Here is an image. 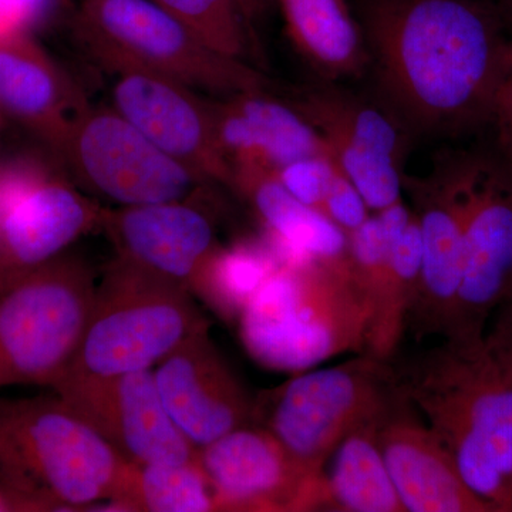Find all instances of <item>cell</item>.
Listing matches in <instances>:
<instances>
[{
  "instance_id": "cell-1",
  "label": "cell",
  "mask_w": 512,
  "mask_h": 512,
  "mask_svg": "<svg viewBox=\"0 0 512 512\" xmlns=\"http://www.w3.org/2000/svg\"><path fill=\"white\" fill-rule=\"evenodd\" d=\"M377 104L416 138L487 124L503 57V25L473 0H360Z\"/></svg>"
},
{
  "instance_id": "cell-2",
  "label": "cell",
  "mask_w": 512,
  "mask_h": 512,
  "mask_svg": "<svg viewBox=\"0 0 512 512\" xmlns=\"http://www.w3.org/2000/svg\"><path fill=\"white\" fill-rule=\"evenodd\" d=\"M397 389L443 441L468 487L512 511V352L485 333L393 363Z\"/></svg>"
},
{
  "instance_id": "cell-3",
  "label": "cell",
  "mask_w": 512,
  "mask_h": 512,
  "mask_svg": "<svg viewBox=\"0 0 512 512\" xmlns=\"http://www.w3.org/2000/svg\"><path fill=\"white\" fill-rule=\"evenodd\" d=\"M126 466L56 393L0 399V487L12 511H83L109 504Z\"/></svg>"
},
{
  "instance_id": "cell-4",
  "label": "cell",
  "mask_w": 512,
  "mask_h": 512,
  "mask_svg": "<svg viewBox=\"0 0 512 512\" xmlns=\"http://www.w3.org/2000/svg\"><path fill=\"white\" fill-rule=\"evenodd\" d=\"M251 359L301 373L345 353H365L369 308L349 264L279 266L238 320Z\"/></svg>"
},
{
  "instance_id": "cell-5",
  "label": "cell",
  "mask_w": 512,
  "mask_h": 512,
  "mask_svg": "<svg viewBox=\"0 0 512 512\" xmlns=\"http://www.w3.org/2000/svg\"><path fill=\"white\" fill-rule=\"evenodd\" d=\"M72 28L106 72L143 70L220 97L275 87L261 70L212 49L153 0H80Z\"/></svg>"
},
{
  "instance_id": "cell-6",
  "label": "cell",
  "mask_w": 512,
  "mask_h": 512,
  "mask_svg": "<svg viewBox=\"0 0 512 512\" xmlns=\"http://www.w3.org/2000/svg\"><path fill=\"white\" fill-rule=\"evenodd\" d=\"M205 328H211L210 320L185 286L114 255L104 266L86 333L63 379L154 369Z\"/></svg>"
},
{
  "instance_id": "cell-7",
  "label": "cell",
  "mask_w": 512,
  "mask_h": 512,
  "mask_svg": "<svg viewBox=\"0 0 512 512\" xmlns=\"http://www.w3.org/2000/svg\"><path fill=\"white\" fill-rule=\"evenodd\" d=\"M96 272L63 252L0 286V390L52 389L72 366L96 293Z\"/></svg>"
},
{
  "instance_id": "cell-8",
  "label": "cell",
  "mask_w": 512,
  "mask_h": 512,
  "mask_svg": "<svg viewBox=\"0 0 512 512\" xmlns=\"http://www.w3.org/2000/svg\"><path fill=\"white\" fill-rule=\"evenodd\" d=\"M400 396L392 362L360 353L256 394L252 424L268 430L303 467L322 474L340 441Z\"/></svg>"
},
{
  "instance_id": "cell-9",
  "label": "cell",
  "mask_w": 512,
  "mask_h": 512,
  "mask_svg": "<svg viewBox=\"0 0 512 512\" xmlns=\"http://www.w3.org/2000/svg\"><path fill=\"white\" fill-rule=\"evenodd\" d=\"M92 194L119 207L188 201L210 184L111 107L87 106L62 156Z\"/></svg>"
},
{
  "instance_id": "cell-10",
  "label": "cell",
  "mask_w": 512,
  "mask_h": 512,
  "mask_svg": "<svg viewBox=\"0 0 512 512\" xmlns=\"http://www.w3.org/2000/svg\"><path fill=\"white\" fill-rule=\"evenodd\" d=\"M473 151L441 157L426 177L404 174L419 222L421 272L407 328L417 339L447 338L463 279L464 218Z\"/></svg>"
},
{
  "instance_id": "cell-11",
  "label": "cell",
  "mask_w": 512,
  "mask_h": 512,
  "mask_svg": "<svg viewBox=\"0 0 512 512\" xmlns=\"http://www.w3.org/2000/svg\"><path fill=\"white\" fill-rule=\"evenodd\" d=\"M104 208L35 161L0 165V286L101 228Z\"/></svg>"
},
{
  "instance_id": "cell-12",
  "label": "cell",
  "mask_w": 512,
  "mask_h": 512,
  "mask_svg": "<svg viewBox=\"0 0 512 512\" xmlns=\"http://www.w3.org/2000/svg\"><path fill=\"white\" fill-rule=\"evenodd\" d=\"M512 289V167L473 151L464 218L463 279L447 338H480Z\"/></svg>"
},
{
  "instance_id": "cell-13",
  "label": "cell",
  "mask_w": 512,
  "mask_h": 512,
  "mask_svg": "<svg viewBox=\"0 0 512 512\" xmlns=\"http://www.w3.org/2000/svg\"><path fill=\"white\" fill-rule=\"evenodd\" d=\"M52 390L130 463L183 464L198 458V448L165 409L153 369L66 377Z\"/></svg>"
},
{
  "instance_id": "cell-14",
  "label": "cell",
  "mask_w": 512,
  "mask_h": 512,
  "mask_svg": "<svg viewBox=\"0 0 512 512\" xmlns=\"http://www.w3.org/2000/svg\"><path fill=\"white\" fill-rule=\"evenodd\" d=\"M218 512L326 511L323 473L303 467L258 424L198 448Z\"/></svg>"
},
{
  "instance_id": "cell-15",
  "label": "cell",
  "mask_w": 512,
  "mask_h": 512,
  "mask_svg": "<svg viewBox=\"0 0 512 512\" xmlns=\"http://www.w3.org/2000/svg\"><path fill=\"white\" fill-rule=\"evenodd\" d=\"M109 73L114 110L207 183L232 190V168L218 144L211 100L183 83L143 70Z\"/></svg>"
},
{
  "instance_id": "cell-16",
  "label": "cell",
  "mask_w": 512,
  "mask_h": 512,
  "mask_svg": "<svg viewBox=\"0 0 512 512\" xmlns=\"http://www.w3.org/2000/svg\"><path fill=\"white\" fill-rule=\"evenodd\" d=\"M210 329L185 339L153 369L165 409L197 448L252 424L254 414L255 397L221 355Z\"/></svg>"
},
{
  "instance_id": "cell-17",
  "label": "cell",
  "mask_w": 512,
  "mask_h": 512,
  "mask_svg": "<svg viewBox=\"0 0 512 512\" xmlns=\"http://www.w3.org/2000/svg\"><path fill=\"white\" fill-rule=\"evenodd\" d=\"M100 229L117 256L190 292L202 266L221 245L208 212L190 201L104 208Z\"/></svg>"
},
{
  "instance_id": "cell-18",
  "label": "cell",
  "mask_w": 512,
  "mask_h": 512,
  "mask_svg": "<svg viewBox=\"0 0 512 512\" xmlns=\"http://www.w3.org/2000/svg\"><path fill=\"white\" fill-rule=\"evenodd\" d=\"M400 397L380 427V448L406 512H497L468 487L436 433Z\"/></svg>"
},
{
  "instance_id": "cell-19",
  "label": "cell",
  "mask_w": 512,
  "mask_h": 512,
  "mask_svg": "<svg viewBox=\"0 0 512 512\" xmlns=\"http://www.w3.org/2000/svg\"><path fill=\"white\" fill-rule=\"evenodd\" d=\"M89 104L30 32L0 35V110L62 156Z\"/></svg>"
},
{
  "instance_id": "cell-20",
  "label": "cell",
  "mask_w": 512,
  "mask_h": 512,
  "mask_svg": "<svg viewBox=\"0 0 512 512\" xmlns=\"http://www.w3.org/2000/svg\"><path fill=\"white\" fill-rule=\"evenodd\" d=\"M271 92L239 93L212 100L215 131L232 171H276L309 157H332L325 138L291 103Z\"/></svg>"
},
{
  "instance_id": "cell-21",
  "label": "cell",
  "mask_w": 512,
  "mask_h": 512,
  "mask_svg": "<svg viewBox=\"0 0 512 512\" xmlns=\"http://www.w3.org/2000/svg\"><path fill=\"white\" fill-rule=\"evenodd\" d=\"M232 190L244 197L258 215L265 229L262 239L279 265L311 261L349 264L348 235L322 212L296 200L274 171L235 168Z\"/></svg>"
},
{
  "instance_id": "cell-22",
  "label": "cell",
  "mask_w": 512,
  "mask_h": 512,
  "mask_svg": "<svg viewBox=\"0 0 512 512\" xmlns=\"http://www.w3.org/2000/svg\"><path fill=\"white\" fill-rule=\"evenodd\" d=\"M285 100L325 138L335 160L376 154L404 168L412 137L376 101L369 103L333 82L295 89Z\"/></svg>"
},
{
  "instance_id": "cell-23",
  "label": "cell",
  "mask_w": 512,
  "mask_h": 512,
  "mask_svg": "<svg viewBox=\"0 0 512 512\" xmlns=\"http://www.w3.org/2000/svg\"><path fill=\"white\" fill-rule=\"evenodd\" d=\"M289 39L325 82L360 77L370 56L359 19L346 0H274Z\"/></svg>"
},
{
  "instance_id": "cell-24",
  "label": "cell",
  "mask_w": 512,
  "mask_h": 512,
  "mask_svg": "<svg viewBox=\"0 0 512 512\" xmlns=\"http://www.w3.org/2000/svg\"><path fill=\"white\" fill-rule=\"evenodd\" d=\"M392 407L350 431L333 451L323 468L326 511L406 512L379 441L380 427Z\"/></svg>"
},
{
  "instance_id": "cell-25",
  "label": "cell",
  "mask_w": 512,
  "mask_h": 512,
  "mask_svg": "<svg viewBox=\"0 0 512 512\" xmlns=\"http://www.w3.org/2000/svg\"><path fill=\"white\" fill-rule=\"evenodd\" d=\"M278 268L262 238L221 244L202 266L191 293L218 318L237 325L248 303Z\"/></svg>"
},
{
  "instance_id": "cell-26",
  "label": "cell",
  "mask_w": 512,
  "mask_h": 512,
  "mask_svg": "<svg viewBox=\"0 0 512 512\" xmlns=\"http://www.w3.org/2000/svg\"><path fill=\"white\" fill-rule=\"evenodd\" d=\"M107 505L126 512H218L198 458L183 464L127 461L116 498Z\"/></svg>"
},
{
  "instance_id": "cell-27",
  "label": "cell",
  "mask_w": 512,
  "mask_h": 512,
  "mask_svg": "<svg viewBox=\"0 0 512 512\" xmlns=\"http://www.w3.org/2000/svg\"><path fill=\"white\" fill-rule=\"evenodd\" d=\"M390 239V238H389ZM421 272V239L416 215L399 235L390 239L389 266L366 335V355L392 362L407 329Z\"/></svg>"
},
{
  "instance_id": "cell-28",
  "label": "cell",
  "mask_w": 512,
  "mask_h": 512,
  "mask_svg": "<svg viewBox=\"0 0 512 512\" xmlns=\"http://www.w3.org/2000/svg\"><path fill=\"white\" fill-rule=\"evenodd\" d=\"M222 55L252 64L258 35L239 0H153Z\"/></svg>"
},
{
  "instance_id": "cell-29",
  "label": "cell",
  "mask_w": 512,
  "mask_h": 512,
  "mask_svg": "<svg viewBox=\"0 0 512 512\" xmlns=\"http://www.w3.org/2000/svg\"><path fill=\"white\" fill-rule=\"evenodd\" d=\"M335 168L333 157H309L286 164L274 174L296 200L323 214Z\"/></svg>"
},
{
  "instance_id": "cell-30",
  "label": "cell",
  "mask_w": 512,
  "mask_h": 512,
  "mask_svg": "<svg viewBox=\"0 0 512 512\" xmlns=\"http://www.w3.org/2000/svg\"><path fill=\"white\" fill-rule=\"evenodd\" d=\"M485 126L493 131L494 153L512 167V40L505 43Z\"/></svg>"
},
{
  "instance_id": "cell-31",
  "label": "cell",
  "mask_w": 512,
  "mask_h": 512,
  "mask_svg": "<svg viewBox=\"0 0 512 512\" xmlns=\"http://www.w3.org/2000/svg\"><path fill=\"white\" fill-rule=\"evenodd\" d=\"M336 163V161H335ZM323 215L346 235L352 234L370 218V210L348 175L336 164L335 174L326 195Z\"/></svg>"
},
{
  "instance_id": "cell-32",
  "label": "cell",
  "mask_w": 512,
  "mask_h": 512,
  "mask_svg": "<svg viewBox=\"0 0 512 512\" xmlns=\"http://www.w3.org/2000/svg\"><path fill=\"white\" fill-rule=\"evenodd\" d=\"M56 3L57 0H0V35L32 32Z\"/></svg>"
},
{
  "instance_id": "cell-33",
  "label": "cell",
  "mask_w": 512,
  "mask_h": 512,
  "mask_svg": "<svg viewBox=\"0 0 512 512\" xmlns=\"http://www.w3.org/2000/svg\"><path fill=\"white\" fill-rule=\"evenodd\" d=\"M493 318V326L487 329V335L495 342L512 348V289Z\"/></svg>"
},
{
  "instance_id": "cell-34",
  "label": "cell",
  "mask_w": 512,
  "mask_h": 512,
  "mask_svg": "<svg viewBox=\"0 0 512 512\" xmlns=\"http://www.w3.org/2000/svg\"><path fill=\"white\" fill-rule=\"evenodd\" d=\"M239 3H241L251 25L256 28V25L265 18L266 13L274 5V0H239Z\"/></svg>"
},
{
  "instance_id": "cell-35",
  "label": "cell",
  "mask_w": 512,
  "mask_h": 512,
  "mask_svg": "<svg viewBox=\"0 0 512 512\" xmlns=\"http://www.w3.org/2000/svg\"><path fill=\"white\" fill-rule=\"evenodd\" d=\"M3 116L5 114L2 113V110H0V134H2V128H3Z\"/></svg>"
},
{
  "instance_id": "cell-36",
  "label": "cell",
  "mask_w": 512,
  "mask_h": 512,
  "mask_svg": "<svg viewBox=\"0 0 512 512\" xmlns=\"http://www.w3.org/2000/svg\"><path fill=\"white\" fill-rule=\"evenodd\" d=\"M504 348H507V346H504ZM507 349H508V350H511V352H512V348H507Z\"/></svg>"
},
{
  "instance_id": "cell-37",
  "label": "cell",
  "mask_w": 512,
  "mask_h": 512,
  "mask_svg": "<svg viewBox=\"0 0 512 512\" xmlns=\"http://www.w3.org/2000/svg\"><path fill=\"white\" fill-rule=\"evenodd\" d=\"M511 6H512V0H510Z\"/></svg>"
}]
</instances>
